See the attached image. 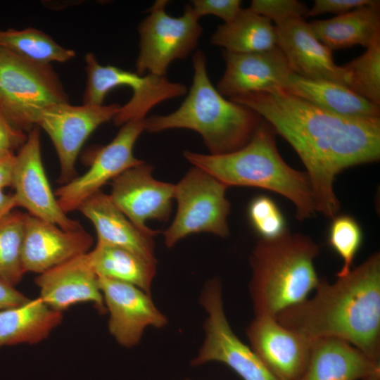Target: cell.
Returning <instances> with one entry per match:
<instances>
[{"instance_id":"7a4b0ae2","label":"cell","mask_w":380,"mask_h":380,"mask_svg":"<svg viewBox=\"0 0 380 380\" xmlns=\"http://www.w3.org/2000/svg\"><path fill=\"white\" fill-rule=\"evenodd\" d=\"M315 295L277 317L311 341H345L380 362V254L374 253L334 283L319 279Z\"/></svg>"},{"instance_id":"8d00e7d4","label":"cell","mask_w":380,"mask_h":380,"mask_svg":"<svg viewBox=\"0 0 380 380\" xmlns=\"http://www.w3.org/2000/svg\"><path fill=\"white\" fill-rule=\"evenodd\" d=\"M29 300L14 286L0 279V310L22 305Z\"/></svg>"},{"instance_id":"44dd1931","label":"cell","mask_w":380,"mask_h":380,"mask_svg":"<svg viewBox=\"0 0 380 380\" xmlns=\"http://www.w3.org/2000/svg\"><path fill=\"white\" fill-rule=\"evenodd\" d=\"M380 372V362L335 338L312 341L309 360L298 380H363Z\"/></svg>"},{"instance_id":"d590c367","label":"cell","mask_w":380,"mask_h":380,"mask_svg":"<svg viewBox=\"0 0 380 380\" xmlns=\"http://www.w3.org/2000/svg\"><path fill=\"white\" fill-rule=\"evenodd\" d=\"M27 137V134L14 127L0 110V155L20 149Z\"/></svg>"},{"instance_id":"e575fe53","label":"cell","mask_w":380,"mask_h":380,"mask_svg":"<svg viewBox=\"0 0 380 380\" xmlns=\"http://www.w3.org/2000/svg\"><path fill=\"white\" fill-rule=\"evenodd\" d=\"M380 6L379 1L374 0H315L307 16H316L325 13L341 15L358 7Z\"/></svg>"},{"instance_id":"74e56055","label":"cell","mask_w":380,"mask_h":380,"mask_svg":"<svg viewBox=\"0 0 380 380\" xmlns=\"http://www.w3.org/2000/svg\"><path fill=\"white\" fill-rule=\"evenodd\" d=\"M15 154L7 152L0 155V190L12 187Z\"/></svg>"},{"instance_id":"cb8c5ba5","label":"cell","mask_w":380,"mask_h":380,"mask_svg":"<svg viewBox=\"0 0 380 380\" xmlns=\"http://www.w3.org/2000/svg\"><path fill=\"white\" fill-rule=\"evenodd\" d=\"M62 320V312L51 308L40 298L1 310L0 348L38 343L46 338Z\"/></svg>"},{"instance_id":"ac0fdd59","label":"cell","mask_w":380,"mask_h":380,"mask_svg":"<svg viewBox=\"0 0 380 380\" xmlns=\"http://www.w3.org/2000/svg\"><path fill=\"white\" fill-rule=\"evenodd\" d=\"M225 70L216 89L229 99L272 87L283 88L292 71L277 46L264 51L234 53L223 51Z\"/></svg>"},{"instance_id":"ba28073f","label":"cell","mask_w":380,"mask_h":380,"mask_svg":"<svg viewBox=\"0 0 380 380\" xmlns=\"http://www.w3.org/2000/svg\"><path fill=\"white\" fill-rule=\"evenodd\" d=\"M166 0H158L138 27L139 51L136 72L166 76L170 64L188 57L203 33L199 18L188 4L182 15L172 17L165 11Z\"/></svg>"},{"instance_id":"9c48e42d","label":"cell","mask_w":380,"mask_h":380,"mask_svg":"<svg viewBox=\"0 0 380 380\" xmlns=\"http://www.w3.org/2000/svg\"><path fill=\"white\" fill-rule=\"evenodd\" d=\"M201 303L208 314L203 325L205 338L192 365L216 361L227 365L243 380H279L232 331L224 312L219 280L207 282Z\"/></svg>"},{"instance_id":"d6a6232c","label":"cell","mask_w":380,"mask_h":380,"mask_svg":"<svg viewBox=\"0 0 380 380\" xmlns=\"http://www.w3.org/2000/svg\"><path fill=\"white\" fill-rule=\"evenodd\" d=\"M249 8L269 19L274 26L308 15L307 5L297 0H253Z\"/></svg>"},{"instance_id":"f35d334b","label":"cell","mask_w":380,"mask_h":380,"mask_svg":"<svg viewBox=\"0 0 380 380\" xmlns=\"http://www.w3.org/2000/svg\"><path fill=\"white\" fill-rule=\"evenodd\" d=\"M18 207L13 193L0 190V220Z\"/></svg>"},{"instance_id":"8992f818","label":"cell","mask_w":380,"mask_h":380,"mask_svg":"<svg viewBox=\"0 0 380 380\" xmlns=\"http://www.w3.org/2000/svg\"><path fill=\"white\" fill-rule=\"evenodd\" d=\"M64 103H68V95L49 64L1 47L0 110L14 127L29 132L43 110Z\"/></svg>"},{"instance_id":"52a82bcc","label":"cell","mask_w":380,"mask_h":380,"mask_svg":"<svg viewBox=\"0 0 380 380\" xmlns=\"http://www.w3.org/2000/svg\"><path fill=\"white\" fill-rule=\"evenodd\" d=\"M227 188L206 171L193 166L175 184L177 208L172 222L163 232L165 246L171 248L182 239L199 232L227 236Z\"/></svg>"},{"instance_id":"836d02e7","label":"cell","mask_w":380,"mask_h":380,"mask_svg":"<svg viewBox=\"0 0 380 380\" xmlns=\"http://www.w3.org/2000/svg\"><path fill=\"white\" fill-rule=\"evenodd\" d=\"M191 2L193 11L199 19L204 15H215L229 23L241 9L240 0H194Z\"/></svg>"},{"instance_id":"d4e9b609","label":"cell","mask_w":380,"mask_h":380,"mask_svg":"<svg viewBox=\"0 0 380 380\" xmlns=\"http://www.w3.org/2000/svg\"><path fill=\"white\" fill-rule=\"evenodd\" d=\"M210 44L234 53H253L277 46L275 26L249 8H242L230 22L219 25Z\"/></svg>"},{"instance_id":"d6986e66","label":"cell","mask_w":380,"mask_h":380,"mask_svg":"<svg viewBox=\"0 0 380 380\" xmlns=\"http://www.w3.org/2000/svg\"><path fill=\"white\" fill-rule=\"evenodd\" d=\"M35 283L39 298L51 308L62 312L80 303H93L100 313L106 312L88 253L39 274Z\"/></svg>"},{"instance_id":"6da1fadb","label":"cell","mask_w":380,"mask_h":380,"mask_svg":"<svg viewBox=\"0 0 380 380\" xmlns=\"http://www.w3.org/2000/svg\"><path fill=\"white\" fill-rule=\"evenodd\" d=\"M256 112L294 148L306 168L317 212L337 215L334 180L342 170L380 158V118L345 117L281 87L230 98Z\"/></svg>"},{"instance_id":"f546056e","label":"cell","mask_w":380,"mask_h":380,"mask_svg":"<svg viewBox=\"0 0 380 380\" xmlns=\"http://www.w3.org/2000/svg\"><path fill=\"white\" fill-rule=\"evenodd\" d=\"M351 76L353 91L367 101L380 105V34L365 52L345 65Z\"/></svg>"},{"instance_id":"83f0119b","label":"cell","mask_w":380,"mask_h":380,"mask_svg":"<svg viewBox=\"0 0 380 380\" xmlns=\"http://www.w3.org/2000/svg\"><path fill=\"white\" fill-rule=\"evenodd\" d=\"M25 215L13 210L0 220V279L13 286L26 273L23 262Z\"/></svg>"},{"instance_id":"e0dca14e","label":"cell","mask_w":380,"mask_h":380,"mask_svg":"<svg viewBox=\"0 0 380 380\" xmlns=\"http://www.w3.org/2000/svg\"><path fill=\"white\" fill-rule=\"evenodd\" d=\"M93 238L83 228L65 230L28 213L25 215L23 262L27 272L42 274L88 253Z\"/></svg>"},{"instance_id":"4dcf8cb0","label":"cell","mask_w":380,"mask_h":380,"mask_svg":"<svg viewBox=\"0 0 380 380\" xmlns=\"http://www.w3.org/2000/svg\"><path fill=\"white\" fill-rule=\"evenodd\" d=\"M328 239L330 246L342 260V266L336 276L344 277L352 270L362 241L360 225L349 215H337L332 218Z\"/></svg>"},{"instance_id":"484cf974","label":"cell","mask_w":380,"mask_h":380,"mask_svg":"<svg viewBox=\"0 0 380 380\" xmlns=\"http://www.w3.org/2000/svg\"><path fill=\"white\" fill-rule=\"evenodd\" d=\"M88 255L98 277L126 282L151 295L157 261L120 247L100 243Z\"/></svg>"},{"instance_id":"b9f144b4","label":"cell","mask_w":380,"mask_h":380,"mask_svg":"<svg viewBox=\"0 0 380 380\" xmlns=\"http://www.w3.org/2000/svg\"><path fill=\"white\" fill-rule=\"evenodd\" d=\"M186 380H188V379H186Z\"/></svg>"},{"instance_id":"1f68e13d","label":"cell","mask_w":380,"mask_h":380,"mask_svg":"<svg viewBox=\"0 0 380 380\" xmlns=\"http://www.w3.org/2000/svg\"><path fill=\"white\" fill-rule=\"evenodd\" d=\"M248 215L260 239H273L287 230L281 211L268 196H258L254 198L249 203Z\"/></svg>"},{"instance_id":"30bf717a","label":"cell","mask_w":380,"mask_h":380,"mask_svg":"<svg viewBox=\"0 0 380 380\" xmlns=\"http://www.w3.org/2000/svg\"><path fill=\"white\" fill-rule=\"evenodd\" d=\"M120 106L118 103L72 106L64 103L42 111L37 125L46 132L55 147L61 184L75 178L76 160L82 146L96 129L114 118Z\"/></svg>"},{"instance_id":"3957f363","label":"cell","mask_w":380,"mask_h":380,"mask_svg":"<svg viewBox=\"0 0 380 380\" xmlns=\"http://www.w3.org/2000/svg\"><path fill=\"white\" fill-rule=\"evenodd\" d=\"M275 134L272 127L262 120L251 140L238 150L220 155L184 151V157L227 187H258L283 196L295 205L298 220L310 218L317 208L310 179L305 172L284 161Z\"/></svg>"},{"instance_id":"f1b7e54d","label":"cell","mask_w":380,"mask_h":380,"mask_svg":"<svg viewBox=\"0 0 380 380\" xmlns=\"http://www.w3.org/2000/svg\"><path fill=\"white\" fill-rule=\"evenodd\" d=\"M87 85L83 104L101 106L107 94L120 86L130 88L139 84L143 75L113 65H102L94 54L86 55Z\"/></svg>"},{"instance_id":"4316f807","label":"cell","mask_w":380,"mask_h":380,"mask_svg":"<svg viewBox=\"0 0 380 380\" xmlns=\"http://www.w3.org/2000/svg\"><path fill=\"white\" fill-rule=\"evenodd\" d=\"M0 47L42 64L66 62L75 56L74 51L59 45L46 34L34 28L0 30Z\"/></svg>"},{"instance_id":"7402d4cb","label":"cell","mask_w":380,"mask_h":380,"mask_svg":"<svg viewBox=\"0 0 380 380\" xmlns=\"http://www.w3.org/2000/svg\"><path fill=\"white\" fill-rule=\"evenodd\" d=\"M283 89L324 109L348 118H380V108L342 84L310 80L294 73Z\"/></svg>"},{"instance_id":"5bb4252c","label":"cell","mask_w":380,"mask_h":380,"mask_svg":"<svg viewBox=\"0 0 380 380\" xmlns=\"http://www.w3.org/2000/svg\"><path fill=\"white\" fill-rule=\"evenodd\" d=\"M246 335L251 348L277 379L298 380L303 374L312 341L268 315H255Z\"/></svg>"},{"instance_id":"9a60e30c","label":"cell","mask_w":380,"mask_h":380,"mask_svg":"<svg viewBox=\"0 0 380 380\" xmlns=\"http://www.w3.org/2000/svg\"><path fill=\"white\" fill-rule=\"evenodd\" d=\"M106 310L108 329L117 342L125 347L139 343L146 328H162L165 316L156 307L151 295L123 281L98 277Z\"/></svg>"},{"instance_id":"2e32d148","label":"cell","mask_w":380,"mask_h":380,"mask_svg":"<svg viewBox=\"0 0 380 380\" xmlns=\"http://www.w3.org/2000/svg\"><path fill=\"white\" fill-rule=\"evenodd\" d=\"M277 46L293 73L310 80L336 82L349 88L351 76L346 65H337L331 50L314 35L304 18L276 25Z\"/></svg>"},{"instance_id":"277c9868","label":"cell","mask_w":380,"mask_h":380,"mask_svg":"<svg viewBox=\"0 0 380 380\" xmlns=\"http://www.w3.org/2000/svg\"><path fill=\"white\" fill-rule=\"evenodd\" d=\"M192 65V84L184 101L170 114L146 118L145 131L191 129L201 135L212 155L241 148L251 140L263 119L248 107L225 99L217 90L210 80L202 51L194 53Z\"/></svg>"},{"instance_id":"5b68a950","label":"cell","mask_w":380,"mask_h":380,"mask_svg":"<svg viewBox=\"0 0 380 380\" xmlns=\"http://www.w3.org/2000/svg\"><path fill=\"white\" fill-rule=\"evenodd\" d=\"M317 244L288 229L273 239H260L249 258L250 295L255 315L277 317L308 298L319 284L315 267Z\"/></svg>"},{"instance_id":"603a6c76","label":"cell","mask_w":380,"mask_h":380,"mask_svg":"<svg viewBox=\"0 0 380 380\" xmlns=\"http://www.w3.org/2000/svg\"><path fill=\"white\" fill-rule=\"evenodd\" d=\"M379 6H365L309 23L315 37L331 51L355 45L368 47L380 34Z\"/></svg>"},{"instance_id":"ffe728a7","label":"cell","mask_w":380,"mask_h":380,"mask_svg":"<svg viewBox=\"0 0 380 380\" xmlns=\"http://www.w3.org/2000/svg\"><path fill=\"white\" fill-rule=\"evenodd\" d=\"M80 210L94 226L97 243L120 247L157 261L153 237L139 229L113 203L109 195L96 193L80 206Z\"/></svg>"},{"instance_id":"ab89813d","label":"cell","mask_w":380,"mask_h":380,"mask_svg":"<svg viewBox=\"0 0 380 380\" xmlns=\"http://www.w3.org/2000/svg\"><path fill=\"white\" fill-rule=\"evenodd\" d=\"M363 380H380V372L375 373Z\"/></svg>"},{"instance_id":"8fae6325","label":"cell","mask_w":380,"mask_h":380,"mask_svg":"<svg viewBox=\"0 0 380 380\" xmlns=\"http://www.w3.org/2000/svg\"><path fill=\"white\" fill-rule=\"evenodd\" d=\"M144 120H132L123 124L114 139L96 152L87 171L56 190L55 195L64 213L78 210L84 201L100 191L108 182L144 162L134 156L133 150L145 131Z\"/></svg>"},{"instance_id":"4fadbf2b","label":"cell","mask_w":380,"mask_h":380,"mask_svg":"<svg viewBox=\"0 0 380 380\" xmlns=\"http://www.w3.org/2000/svg\"><path fill=\"white\" fill-rule=\"evenodd\" d=\"M175 184L156 179L153 167L144 161L111 181L109 196L114 205L141 231L157 234L146 222L166 221L175 199Z\"/></svg>"},{"instance_id":"60d3db41","label":"cell","mask_w":380,"mask_h":380,"mask_svg":"<svg viewBox=\"0 0 380 380\" xmlns=\"http://www.w3.org/2000/svg\"><path fill=\"white\" fill-rule=\"evenodd\" d=\"M0 51H1V47H0Z\"/></svg>"},{"instance_id":"7c38bea8","label":"cell","mask_w":380,"mask_h":380,"mask_svg":"<svg viewBox=\"0 0 380 380\" xmlns=\"http://www.w3.org/2000/svg\"><path fill=\"white\" fill-rule=\"evenodd\" d=\"M12 187L18 207L25 208L27 213L65 230L82 229L78 221L63 212L51 187L42 159L38 127L28 132L15 155Z\"/></svg>"}]
</instances>
